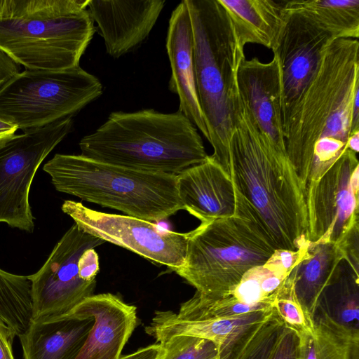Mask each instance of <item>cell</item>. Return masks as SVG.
Returning <instances> with one entry per match:
<instances>
[{"label":"cell","mask_w":359,"mask_h":359,"mask_svg":"<svg viewBox=\"0 0 359 359\" xmlns=\"http://www.w3.org/2000/svg\"><path fill=\"white\" fill-rule=\"evenodd\" d=\"M285 11L284 22L272 49L281 79L283 127L316 73L325 47L334 39L302 15Z\"/></svg>","instance_id":"obj_13"},{"label":"cell","mask_w":359,"mask_h":359,"mask_svg":"<svg viewBox=\"0 0 359 359\" xmlns=\"http://www.w3.org/2000/svg\"><path fill=\"white\" fill-rule=\"evenodd\" d=\"M235 195L233 215L189 231L184 263L174 271L205 299L230 296L244 274L276 250L250 205L236 190Z\"/></svg>","instance_id":"obj_6"},{"label":"cell","mask_w":359,"mask_h":359,"mask_svg":"<svg viewBox=\"0 0 359 359\" xmlns=\"http://www.w3.org/2000/svg\"><path fill=\"white\" fill-rule=\"evenodd\" d=\"M166 49L171 68L168 88L179 97L178 111L188 118L208 141V130L196 86L193 29L185 0L175 7L170 15Z\"/></svg>","instance_id":"obj_18"},{"label":"cell","mask_w":359,"mask_h":359,"mask_svg":"<svg viewBox=\"0 0 359 359\" xmlns=\"http://www.w3.org/2000/svg\"><path fill=\"white\" fill-rule=\"evenodd\" d=\"M18 128L9 123L0 119V135L15 134Z\"/></svg>","instance_id":"obj_38"},{"label":"cell","mask_w":359,"mask_h":359,"mask_svg":"<svg viewBox=\"0 0 359 359\" xmlns=\"http://www.w3.org/2000/svg\"><path fill=\"white\" fill-rule=\"evenodd\" d=\"M104 243L75 223L65 233L43 266L27 276L31 283L32 319L65 313L93 294L96 280H82L78 262L85 250Z\"/></svg>","instance_id":"obj_11"},{"label":"cell","mask_w":359,"mask_h":359,"mask_svg":"<svg viewBox=\"0 0 359 359\" xmlns=\"http://www.w3.org/2000/svg\"><path fill=\"white\" fill-rule=\"evenodd\" d=\"M343 259L344 254L336 243H309L303 257L287 276L294 295L311 324L320 297Z\"/></svg>","instance_id":"obj_21"},{"label":"cell","mask_w":359,"mask_h":359,"mask_svg":"<svg viewBox=\"0 0 359 359\" xmlns=\"http://www.w3.org/2000/svg\"><path fill=\"white\" fill-rule=\"evenodd\" d=\"M73 117L14 135L0 145V223L32 233L29 191L46 156L71 132Z\"/></svg>","instance_id":"obj_9"},{"label":"cell","mask_w":359,"mask_h":359,"mask_svg":"<svg viewBox=\"0 0 359 359\" xmlns=\"http://www.w3.org/2000/svg\"><path fill=\"white\" fill-rule=\"evenodd\" d=\"M93 323L92 318H77L69 311L32 319L19 337L23 359H76Z\"/></svg>","instance_id":"obj_20"},{"label":"cell","mask_w":359,"mask_h":359,"mask_svg":"<svg viewBox=\"0 0 359 359\" xmlns=\"http://www.w3.org/2000/svg\"><path fill=\"white\" fill-rule=\"evenodd\" d=\"M163 354V348L161 344H154L141 348L137 351L125 355L119 359H161Z\"/></svg>","instance_id":"obj_36"},{"label":"cell","mask_w":359,"mask_h":359,"mask_svg":"<svg viewBox=\"0 0 359 359\" xmlns=\"http://www.w3.org/2000/svg\"><path fill=\"white\" fill-rule=\"evenodd\" d=\"M272 306L284 325L294 330L299 335L312 329L313 324L309 322L287 278L277 293Z\"/></svg>","instance_id":"obj_29"},{"label":"cell","mask_w":359,"mask_h":359,"mask_svg":"<svg viewBox=\"0 0 359 359\" xmlns=\"http://www.w3.org/2000/svg\"><path fill=\"white\" fill-rule=\"evenodd\" d=\"M348 149L358 153L359 150V131L351 135L347 142Z\"/></svg>","instance_id":"obj_37"},{"label":"cell","mask_w":359,"mask_h":359,"mask_svg":"<svg viewBox=\"0 0 359 359\" xmlns=\"http://www.w3.org/2000/svg\"><path fill=\"white\" fill-rule=\"evenodd\" d=\"M352 359H359V338L355 339L352 350Z\"/></svg>","instance_id":"obj_39"},{"label":"cell","mask_w":359,"mask_h":359,"mask_svg":"<svg viewBox=\"0 0 359 359\" xmlns=\"http://www.w3.org/2000/svg\"><path fill=\"white\" fill-rule=\"evenodd\" d=\"M63 212L88 233L121 246L172 271L184 263L189 232L180 233L137 217L99 212L67 200Z\"/></svg>","instance_id":"obj_10"},{"label":"cell","mask_w":359,"mask_h":359,"mask_svg":"<svg viewBox=\"0 0 359 359\" xmlns=\"http://www.w3.org/2000/svg\"><path fill=\"white\" fill-rule=\"evenodd\" d=\"M16 335L0 319V359H15L12 344Z\"/></svg>","instance_id":"obj_35"},{"label":"cell","mask_w":359,"mask_h":359,"mask_svg":"<svg viewBox=\"0 0 359 359\" xmlns=\"http://www.w3.org/2000/svg\"><path fill=\"white\" fill-rule=\"evenodd\" d=\"M15 134H4L0 135V145L5 143L9 139H11Z\"/></svg>","instance_id":"obj_40"},{"label":"cell","mask_w":359,"mask_h":359,"mask_svg":"<svg viewBox=\"0 0 359 359\" xmlns=\"http://www.w3.org/2000/svg\"><path fill=\"white\" fill-rule=\"evenodd\" d=\"M20 72V66L0 50V89Z\"/></svg>","instance_id":"obj_34"},{"label":"cell","mask_w":359,"mask_h":359,"mask_svg":"<svg viewBox=\"0 0 359 359\" xmlns=\"http://www.w3.org/2000/svg\"><path fill=\"white\" fill-rule=\"evenodd\" d=\"M239 93L259 132L278 149L286 152L283 130L282 86L276 57L263 62L245 57L238 67Z\"/></svg>","instance_id":"obj_17"},{"label":"cell","mask_w":359,"mask_h":359,"mask_svg":"<svg viewBox=\"0 0 359 359\" xmlns=\"http://www.w3.org/2000/svg\"><path fill=\"white\" fill-rule=\"evenodd\" d=\"M284 323L274 309L235 359H269Z\"/></svg>","instance_id":"obj_30"},{"label":"cell","mask_w":359,"mask_h":359,"mask_svg":"<svg viewBox=\"0 0 359 359\" xmlns=\"http://www.w3.org/2000/svg\"><path fill=\"white\" fill-rule=\"evenodd\" d=\"M219 165L276 249L307 247L305 189L286 152L259 132L241 94L227 155Z\"/></svg>","instance_id":"obj_2"},{"label":"cell","mask_w":359,"mask_h":359,"mask_svg":"<svg viewBox=\"0 0 359 359\" xmlns=\"http://www.w3.org/2000/svg\"><path fill=\"white\" fill-rule=\"evenodd\" d=\"M165 4L163 0H89L88 10L107 53L118 58L147 39Z\"/></svg>","instance_id":"obj_15"},{"label":"cell","mask_w":359,"mask_h":359,"mask_svg":"<svg viewBox=\"0 0 359 359\" xmlns=\"http://www.w3.org/2000/svg\"><path fill=\"white\" fill-rule=\"evenodd\" d=\"M0 319L18 337L32 319L31 283L27 276L0 269Z\"/></svg>","instance_id":"obj_26"},{"label":"cell","mask_w":359,"mask_h":359,"mask_svg":"<svg viewBox=\"0 0 359 359\" xmlns=\"http://www.w3.org/2000/svg\"><path fill=\"white\" fill-rule=\"evenodd\" d=\"M299 344L297 332L284 325L269 359H299Z\"/></svg>","instance_id":"obj_31"},{"label":"cell","mask_w":359,"mask_h":359,"mask_svg":"<svg viewBox=\"0 0 359 359\" xmlns=\"http://www.w3.org/2000/svg\"><path fill=\"white\" fill-rule=\"evenodd\" d=\"M177 189L184 210L201 222L235 213L232 181L211 156L177 175Z\"/></svg>","instance_id":"obj_19"},{"label":"cell","mask_w":359,"mask_h":359,"mask_svg":"<svg viewBox=\"0 0 359 359\" xmlns=\"http://www.w3.org/2000/svg\"><path fill=\"white\" fill-rule=\"evenodd\" d=\"M79 145L95 161L175 175L208 156L197 128L179 111H114Z\"/></svg>","instance_id":"obj_3"},{"label":"cell","mask_w":359,"mask_h":359,"mask_svg":"<svg viewBox=\"0 0 359 359\" xmlns=\"http://www.w3.org/2000/svg\"><path fill=\"white\" fill-rule=\"evenodd\" d=\"M317 309L337 323L353 332L359 331V273L344 259L321 294Z\"/></svg>","instance_id":"obj_25"},{"label":"cell","mask_w":359,"mask_h":359,"mask_svg":"<svg viewBox=\"0 0 359 359\" xmlns=\"http://www.w3.org/2000/svg\"><path fill=\"white\" fill-rule=\"evenodd\" d=\"M159 344L163 348L161 359H219L218 346L206 339L179 335Z\"/></svg>","instance_id":"obj_28"},{"label":"cell","mask_w":359,"mask_h":359,"mask_svg":"<svg viewBox=\"0 0 359 359\" xmlns=\"http://www.w3.org/2000/svg\"><path fill=\"white\" fill-rule=\"evenodd\" d=\"M307 247L297 251L276 249L265 264L278 272L289 276L292 269L303 257Z\"/></svg>","instance_id":"obj_32"},{"label":"cell","mask_w":359,"mask_h":359,"mask_svg":"<svg viewBox=\"0 0 359 359\" xmlns=\"http://www.w3.org/2000/svg\"><path fill=\"white\" fill-rule=\"evenodd\" d=\"M359 163L346 149L326 172L306 188L307 239L338 244L358 225Z\"/></svg>","instance_id":"obj_12"},{"label":"cell","mask_w":359,"mask_h":359,"mask_svg":"<svg viewBox=\"0 0 359 359\" xmlns=\"http://www.w3.org/2000/svg\"><path fill=\"white\" fill-rule=\"evenodd\" d=\"M288 276L265 264L248 271L230 297L248 305H272L277 293Z\"/></svg>","instance_id":"obj_27"},{"label":"cell","mask_w":359,"mask_h":359,"mask_svg":"<svg viewBox=\"0 0 359 359\" xmlns=\"http://www.w3.org/2000/svg\"><path fill=\"white\" fill-rule=\"evenodd\" d=\"M102 85L80 66L25 69L0 89V119L23 132L73 117L102 93Z\"/></svg>","instance_id":"obj_8"},{"label":"cell","mask_w":359,"mask_h":359,"mask_svg":"<svg viewBox=\"0 0 359 359\" xmlns=\"http://www.w3.org/2000/svg\"><path fill=\"white\" fill-rule=\"evenodd\" d=\"M358 93V41L334 39L283 127L287 156L305 189L348 149Z\"/></svg>","instance_id":"obj_1"},{"label":"cell","mask_w":359,"mask_h":359,"mask_svg":"<svg viewBox=\"0 0 359 359\" xmlns=\"http://www.w3.org/2000/svg\"><path fill=\"white\" fill-rule=\"evenodd\" d=\"M232 25L239 46L262 45L272 50L283 25L284 1L218 0Z\"/></svg>","instance_id":"obj_22"},{"label":"cell","mask_w":359,"mask_h":359,"mask_svg":"<svg viewBox=\"0 0 359 359\" xmlns=\"http://www.w3.org/2000/svg\"><path fill=\"white\" fill-rule=\"evenodd\" d=\"M89 0H0V50L25 69L79 66L95 29Z\"/></svg>","instance_id":"obj_4"},{"label":"cell","mask_w":359,"mask_h":359,"mask_svg":"<svg viewBox=\"0 0 359 359\" xmlns=\"http://www.w3.org/2000/svg\"><path fill=\"white\" fill-rule=\"evenodd\" d=\"M69 313L94 323L76 359H119L137 325V308L111 293L93 294Z\"/></svg>","instance_id":"obj_16"},{"label":"cell","mask_w":359,"mask_h":359,"mask_svg":"<svg viewBox=\"0 0 359 359\" xmlns=\"http://www.w3.org/2000/svg\"><path fill=\"white\" fill-rule=\"evenodd\" d=\"M79 275L87 282L95 281L100 270L99 257L95 248L85 250L81 255L79 262Z\"/></svg>","instance_id":"obj_33"},{"label":"cell","mask_w":359,"mask_h":359,"mask_svg":"<svg viewBox=\"0 0 359 359\" xmlns=\"http://www.w3.org/2000/svg\"><path fill=\"white\" fill-rule=\"evenodd\" d=\"M299 359H352L359 331L353 332L317 309L312 329L299 334Z\"/></svg>","instance_id":"obj_24"},{"label":"cell","mask_w":359,"mask_h":359,"mask_svg":"<svg viewBox=\"0 0 359 359\" xmlns=\"http://www.w3.org/2000/svg\"><path fill=\"white\" fill-rule=\"evenodd\" d=\"M286 11L298 13L329 33L333 39L359 36V0H290Z\"/></svg>","instance_id":"obj_23"},{"label":"cell","mask_w":359,"mask_h":359,"mask_svg":"<svg viewBox=\"0 0 359 359\" xmlns=\"http://www.w3.org/2000/svg\"><path fill=\"white\" fill-rule=\"evenodd\" d=\"M193 29L194 62L200 106L218 163L226 157L240 97L237 74L245 57L218 0H185Z\"/></svg>","instance_id":"obj_5"},{"label":"cell","mask_w":359,"mask_h":359,"mask_svg":"<svg viewBox=\"0 0 359 359\" xmlns=\"http://www.w3.org/2000/svg\"><path fill=\"white\" fill-rule=\"evenodd\" d=\"M43 170L60 192L149 222L184 210L177 175L141 171L81 154H56Z\"/></svg>","instance_id":"obj_7"},{"label":"cell","mask_w":359,"mask_h":359,"mask_svg":"<svg viewBox=\"0 0 359 359\" xmlns=\"http://www.w3.org/2000/svg\"><path fill=\"white\" fill-rule=\"evenodd\" d=\"M273 311L215 317L200 314L182 303L177 312L156 311L145 332L158 343L179 335L206 339L218 346L219 359H235Z\"/></svg>","instance_id":"obj_14"}]
</instances>
